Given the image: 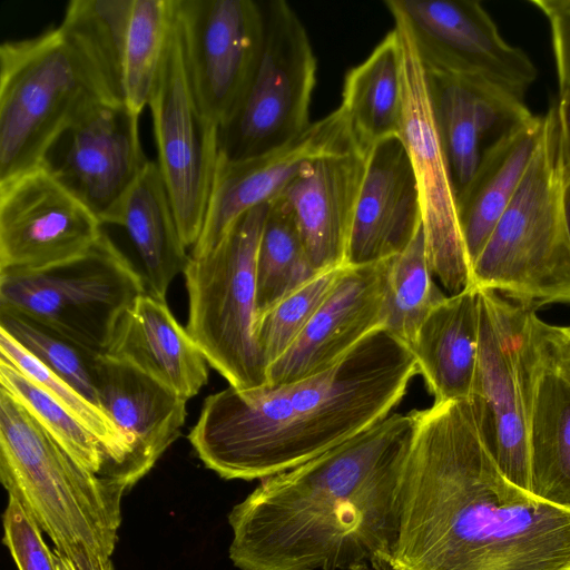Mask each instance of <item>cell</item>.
<instances>
[{
  "label": "cell",
  "mask_w": 570,
  "mask_h": 570,
  "mask_svg": "<svg viewBox=\"0 0 570 570\" xmlns=\"http://www.w3.org/2000/svg\"><path fill=\"white\" fill-rule=\"evenodd\" d=\"M397 570H570V510L509 480L469 400L415 410Z\"/></svg>",
  "instance_id": "6da1fadb"
},
{
  "label": "cell",
  "mask_w": 570,
  "mask_h": 570,
  "mask_svg": "<svg viewBox=\"0 0 570 570\" xmlns=\"http://www.w3.org/2000/svg\"><path fill=\"white\" fill-rule=\"evenodd\" d=\"M415 413L372 428L262 479L228 514L239 570H370L391 567L401 485Z\"/></svg>",
  "instance_id": "7a4b0ae2"
},
{
  "label": "cell",
  "mask_w": 570,
  "mask_h": 570,
  "mask_svg": "<svg viewBox=\"0 0 570 570\" xmlns=\"http://www.w3.org/2000/svg\"><path fill=\"white\" fill-rule=\"evenodd\" d=\"M417 373L409 346L377 330L311 377L248 391L228 386L209 395L188 438L223 479H265L384 420Z\"/></svg>",
  "instance_id": "3957f363"
},
{
  "label": "cell",
  "mask_w": 570,
  "mask_h": 570,
  "mask_svg": "<svg viewBox=\"0 0 570 570\" xmlns=\"http://www.w3.org/2000/svg\"><path fill=\"white\" fill-rule=\"evenodd\" d=\"M0 479L76 570H114L127 489L82 468L1 387Z\"/></svg>",
  "instance_id": "277c9868"
},
{
  "label": "cell",
  "mask_w": 570,
  "mask_h": 570,
  "mask_svg": "<svg viewBox=\"0 0 570 570\" xmlns=\"http://www.w3.org/2000/svg\"><path fill=\"white\" fill-rule=\"evenodd\" d=\"M510 203L471 267V285L533 309L570 304V243L562 195L564 168L556 104Z\"/></svg>",
  "instance_id": "5b68a950"
},
{
  "label": "cell",
  "mask_w": 570,
  "mask_h": 570,
  "mask_svg": "<svg viewBox=\"0 0 570 570\" xmlns=\"http://www.w3.org/2000/svg\"><path fill=\"white\" fill-rule=\"evenodd\" d=\"M102 100L109 99L59 26L1 42L0 184L39 167L53 140Z\"/></svg>",
  "instance_id": "8992f818"
},
{
  "label": "cell",
  "mask_w": 570,
  "mask_h": 570,
  "mask_svg": "<svg viewBox=\"0 0 570 570\" xmlns=\"http://www.w3.org/2000/svg\"><path fill=\"white\" fill-rule=\"evenodd\" d=\"M269 203L238 217L213 249L189 256L183 273L186 330L208 364L240 391L268 384L255 330L257 252Z\"/></svg>",
  "instance_id": "52a82bcc"
},
{
  "label": "cell",
  "mask_w": 570,
  "mask_h": 570,
  "mask_svg": "<svg viewBox=\"0 0 570 570\" xmlns=\"http://www.w3.org/2000/svg\"><path fill=\"white\" fill-rule=\"evenodd\" d=\"M146 279L104 232L82 255L40 271L0 272V307L45 324L106 354Z\"/></svg>",
  "instance_id": "ba28073f"
},
{
  "label": "cell",
  "mask_w": 570,
  "mask_h": 570,
  "mask_svg": "<svg viewBox=\"0 0 570 570\" xmlns=\"http://www.w3.org/2000/svg\"><path fill=\"white\" fill-rule=\"evenodd\" d=\"M479 291V352L469 397L481 435L504 475L531 491L529 414L537 360L535 309Z\"/></svg>",
  "instance_id": "9c48e42d"
},
{
  "label": "cell",
  "mask_w": 570,
  "mask_h": 570,
  "mask_svg": "<svg viewBox=\"0 0 570 570\" xmlns=\"http://www.w3.org/2000/svg\"><path fill=\"white\" fill-rule=\"evenodd\" d=\"M264 39L252 78L230 117L218 128V155L252 158L303 132L317 62L306 28L285 0L263 2Z\"/></svg>",
  "instance_id": "30bf717a"
},
{
  "label": "cell",
  "mask_w": 570,
  "mask_h": 570,
  "mask_svg": "<svg viewBox=\"0 0 570 570\" xmlns=\"http://www.w3.org/2000/svg\"><path fill=\"white\" fill-rule=\"evenodd\" d=\"M157 164L181 239L196 244L204 223L218 155V126L200 110L185 63L175 14L157 81L148 102Z\"/></svg>",
  "instance_id": "8fae6325"
},
{
  "label": "cell",
  "mask_w": 570,
  "mask_h": 570,
  "mask_svg": "<svg viewBox=\"0 0 570 570\" xmlns=\"http://www.w3.org/2000/svg\"><path fill=\"white\" fill-rule=\"evenodd\" d=\"M392 17L401 45V138L417 180L428 258L434 277L454 295L471 285L456 191L434 116L426 70L404 21Z\"/></svg>",
  "instance_id": "7c38bea8"
},
{
  "label": "cell",
  "mask_w": 570,
  "mask_h": 570,
  "mask_svg": "<svg viewBox=\"0 0 570 570\" xmlns=\"http://www.w3.org/2000/svg\"><path fill=\"white\" fill-rule=\"evenodd\" d=\"M407 27L428 72L497 87L524 99L538 71L473 0H386Z\"/></svg>",
  "instance_id": "4fadbf2b"
},
{
  "label": "cell",
  "mask_w": 570,
  "mask_h": 570,
  "mask_svg": "<svg viewBox=\"0 0 570 570\" xmlns=\"http://www.w3.org/2000/svg\"><path fill=\"white\" fill-rule=\"evenodd\" d=\"M139 115L102 100L68 126L46 151L42 166L104 224L116 225L146 157Z\"/></svg>",
  "instance_id": "5bb4252c"
},
{
  "label": "cell",
  "mask_w": 570,
  "mask_h": 570,
  "mask_svg": "<svg viewBox=\"0 0 570 570\" xmlns=\"http://www.w3.org/2000/svg\"><path fill=\"white\" fill-rule=\"evenodd\" d=\"M185 63L202 112L218 128L238 105L264 39L263 2L174 0Z\"/></svg>",
  "instance_id": "9a60e30c"
},
{
  "label": "cell",
  "mask_w": 570,
  "mask_h": 570,
  "mask_svg": "<svg viewBox=\"0 0 570 570\" xmlns=\"http://www.w3.org/2000/svg\"><path fill=\"white\" fill-rule=\"evenodd\" d=\"M97 217L42 166L0 184V272L40 271L85 254Z\"/></svg>",
  "instance_id": "2e32d148"
},
{
  "label": "cell",
  "mask_w": 570,
  "mask_h": 570,
  "mask_svg": "<svg viewBox=\"0 0 570 570\" xmlns=\"http://www.w3.org/2000/svg\"><path fill=\"white\" fill-rule=\"evenodd\" d=\"M354 148L341 107L313 121L287 144L242 160L217 155L204 223L189 256L213 249L247 210L276 198L308 160Z\"/></svg>",
  "instance_id": "e0dca14e"
},
{
  "label": "cell",
  "mask_w": 570,
  "mask_h": 570,
  "mask_svg": "<svg viewBox=\"0 0 570 570\" xmlns=\"http://www.w3.org/2000/svg\"><path fill=\"white\" fill-rule=\"evenodd\" d=\"M389 262L344 266L334 288L304 331L267 368V386H281L322 373L366 336L385 328Z\"/></svg>",
  "instance_id": "ac0fdd59"
},
{
  "label": "cell",
  "mask_w": 570,
  "mask_h": 570,
  "mask_svg": "<svg viewBox=\"0 0 570 570\" xmlns=\"http://www.w3.org/2000/svg\"><path fill=\"white\" fill-rule=\"evenodd\" d=\"M422 225L417 180L405 144L401 136L386 138L366 158L345 265L391 259L411 244Z\"/></svg>",
  "instance_id": "d6986e66"
},
{
  "label": "cell",
  "mask_w": 570,
  "mask_h": 570,
  "mask_svg": "<svg viewBox=\"0 0 570 570\" xmlns=\"http://www.w3.org/2000/svg\"><path fill=\"white\" fill-rule=\"evenodd\" d=\"M366 158L355 148L315 157L278 195L316 273L345 265Z\"/></svg>",
  "instance_id": "ffe728a7"
},
{
  "label": "cell",
  "mask_w": 570,
  "mask_h": 570,
  "mask_svg": "<svg viewBox=\"0 0 570 570\" xmlns=\"http://www.w3.org/2000/svg\"><path fill=\"white\" fill-rule=\"evenodd\" d=\"M98 406L130 444L124 483L130 489L178 439L186 403L128 362L101 354L96 364Z\"/></svg>",
  "instance_id": "44dd1931"
},
{
  "label": "cell",
  "mask_w": 570,
  "mask_h": 570,
  "mask_svg": "<svg viewBox=\"0 0 570 570\" xmlns=\"http://www.w3.org/2000/svg\"><path fill=\"white\" fill-rule=\"evenodd\" d=\"M426 75L458 199L472 180L484 149L533 114L523 98L497 87Z\"/></svg>",
  "instance_id": "7402d4cb"
},
{
  "label": "cell",
  "mask_w": 570,
  "mask_h": 570,
  "mask_svg": "<svg viewBox=\"0 0 570 570\" xmlns=\"http://www.w3.org/2000/svg\"><path fill=\"white\" fill-rule=\"evenodd\" d=\"M107 355L128 362L188 401L207 383L208 362L165 301L148 291L122 316Z\"/></svg>",
  "instance_id": "603a6c76"
},
{
  "label": "cell",
  "mask_w": 570,
  "mask_h": 570,
  "mask_svg": "<svg viewBox=\"0 0 570 570\" xmlns=\"http://www.w3.org/2000/svg\"><path fill=\"white\" fill-rule=\"evenodd\" d=\"M479 291L446 296L426 316L409 348L434 403L469 400L479 352Z\"/></svg>",
  "instance_id": "cb8c5ba5"
},
{
  "label": "cell",
  "mask_w": 570,
  "mask_h": 570,
  "mask_svg": "<svg viewBox=\"0 0 570 570\" xmlns=\"http://www.w3.org/2000/svg\"><path fill=\"white\" fill-rule=\"evenodd\" d=\"M543 125V116L532 115L488 146L472 180L458 197L459 223L471 267L517 191L539 146Z\"/></svg>",
  "instance_id": "d4e9b609"
},
{
  "label": "cell",
  "mask_w": 570,
  "mask_h": 570,
  "mask_svg": "<svg viewBox=\"0 0 570 570\" xmlns=\"http://www.w3.org/2000/svg\"><path fill=\"white\" fill-rule=\"evenodd\" d=\"M122 227L145 268L147 291L165 301L173 279L189 259L157 161L149 160L119 210Z\"/></svg>",
  "instance_id": "484cf974"
},
{
  "label": "cell",
  "mask_w": 570,
  "mask_h": 570,
  "mask_svg": "<svg viewBox=\"0 0 570 570\" xmlns=\"http://www.w3.org/2000/svg\"><path fill=\"white\" fill-rule=\"evenodd\" d=\"M340 107L354 148L365 156L380 141L401 136V45L395 28L346 72Z\"/></svg>",
  "instance_id": "4316f807"
},
{
  "label": "cell",
  "mask_w": 570,
  "mask_h": 570,
  "mask_svg": "<svg viewBox=\"0 0 570 570\" xmlns=\"http://www.w3.org/2000/svg\"><path fill=\"white\" fill-rule=\"evenodd\" d=\"M529 463L531 492L570 510V385L546 368L538 355L529 414Z\"/></svg>",
  "instance_id": "83f0119b"
},
{
  "label": "cell",
  "mask_w": 570,
  "mask_h": 570,
  "mask_svg": "<svg viewBox=\"0 0 570 570\" xmlns=\"http://www.w3.org/2000/svg\"><path fill=\"white\" fill-rule=\"evenodd\" d=\"M131 8L132 0H71L59 24L107 99L120 104Z\"/></svg>",
  "instance_id": "f1b7e54d"
},
{
  "label": "cell",
  "mask_w": 570,
  "mask_h": 570,
  "mask_svg": "<svg viewBox=\"0 0 570 570\" xmlns=\"http://www.w3.org/2000/svg\"><path fill=\"white\" fill-rule=\"evenodd\" d=\"M316 274L294 218L277 196L269 203L257 252V318Z\"/></svg>",
  "instance_id": "f546056e"
},
{
  "label": "cell",
  "mask_w": 570,
  "mask_h": 570,
  "mask_svg": "<svg viewBox=\"0 0 570 570\" xmlns=\"http://www.w3.org/2000/svg\"><path fill=\"white\" fill-rule=\"evenodd\" d=\"M0 387L82 468L110 479V461L99 440L68 409L3 358H0Z\"/></svg>",
  "instance_id": "4dcf8cb0"
},
{
  "label": "cell",
  "mask_w": 570,
  "mask_h": 570,
  "mask_svg": "<svg viewBox=\"0 0 570 570\" xmlns=\"http://www.w3.org/2000/svg\"><path fill=\"white\" fill-rule=\"evenodd\" d=\"M434 278L422 225L411 244L389 262L385 330L407 346L429 313L446 297Z\"/></svg>",
  "instance_id": "1f68e13d"
},
{
  "label": "cell",
  "mask_w": 570,
  "mask_h": 570,
  "mask_svg": "<svg viewBox=\"0 0 570 570\" xmlns=\"http://www.w3.org/2000/svg\"><path fill=\"white\" fill-rule=\"evenodd\" d=\"M0 358L11 363L68 409L99 440L110 461V479L127 489L124 483V474L131 454V448L110 417L72 385L42 365L1 330Z\"/></svg>",
  "instance_id": "d6a6232c"
},
{
  "label": "cell",
  "mask_w": 570,
  "mask_h": 570,
  "mask_svg": "<svg viewBox=\"0 0 570 570\" xmlns=\"http://www.w3.org/2000/svg\"><path fill=\"white\" fill-rule=\"evenodd\" d=\"M173 21L174 0H132L124 69V104L138 115L150 100Z\"/></svg>",
  "instance_id": "836d02e7"
},
{
  "label": "cell",
  "mask_w": 570,
  "mask_h": 570,
  "mask_svg": "<svg viewBox=\"0 0 570 570\" xmlns=\"http://www.w3.org/2000/svg\"><path fill=\"white\" fill-rule=\"evenodd\" d=\"M0 330L42 365L97 404L95 374L101 354L21 313L0 307Z\"/></svg>",
  "instance_id": "e575fe53"
},
{
  "label": "cell",
  "mask_w": 570,
  "mask_h": 570,
  "mask_svg": "<svg viewBox=\"0 0 570 570\" xmlns=\"http://www.w3.org/2000/svg\"><path fill=\"white\" fill-rule=\"evenodd\" d=\"M345 265L317 273L258 316L256 341L266 370L296 341L334 288Z\"/></svg>",
  "instance_id": "d590c367"
},
{
  "label": "cell",
  "mask_w": 570,
  "mask_h": 570,
  "mask_svg": "<svg viewBox=\"0 0 570 570\" xmlns=\"http://www.w3.org/2000/svg\"><path fill=\"white\" fill-rule=\"evenodd\" d=\"M2 521L3 543L18 570H57L53 552L45 543L42 531L12 495H9Z\"/></svg>",
  "instance_id": "8d00e7d4"
},
{
  "label": "cell",
  "mask_w": 570,
  "mask_h": 570,
  "mask_svg": "<svg viewBox=\"0 0 570 570\" xmlns=\"http://www.w3.org/2000/svg\"><path fill=\"white\" fill-rule=\"evenodd\" d=\"M531 335L540 363L570 385V325H552L534 313Z\"/></svg>",
  "instance_id": "74e56055"
},
{
  "label": "cell",
  "mask_w": 570,
  "mask_h": 570,
  "mask_svg": "<svg viewBox=\"0 0 570 570\" xmlns=\"http://www.w3.org/2000/svg\"><path fill=\"white\" fill-rule=\"evenodd\" d=\"M547 18L554 53L559 94L570 86V0H531Z\"/></svg>",
  "instance_id": "f35d334b"
},
{
  "label": "cell",
  "mask_w": 570,
  "mask_h": 570,
  "mask_svg": "<svg viewBox=\"0 0 570 570\" xmlns=\"http://www.w3.org/2000/svg\"><path fill=\"white\" fill-rule=\"evenodd\" d=\"M559 139L564 175L570 174V86L561 94L556 104Z\"/></svg>",
  "instance_id": "ab89813d"
},
{
  "label": "cell",
  "mask_w": 570,
  "mask_h": 570,
  "mask_svg": "<svg viewBox=\"0 0 570 570\" xmlns=\"http://www.w3.org/2000/svg\"><path fill=\"white\" fill-rule=\"evenodd\" d=\"M562 209L566 233L570 243V174L564 175Z\"/></svg>",
  "instance_id": "60d3db41"
},
{
  "label": "cell",
  "mask_w": 570,
  "mask_h": 570,
  "mask_svg": "<svg viewBox=\"0 0 570 570\" xmlns=\"http://www.w3.org/2000/svg\"><path fill=\"white\" fill-rule=\"evenodd\" d=\"M53 558L57 566V570H76L73 564L58 551H53Z\"/></svg>",
  "instance_id": "b9f144b4"
},
{
  "label": "cell",
  "mask_w": 570,
  "mask_h": 570,
  "mask_svg": "<svg viewBox=\"0 0 570 570\" xmlns=\"http://www.w3.org/2000/svg\"><path fill=\"white\" fill-rule=\"evenodd\" d=\"M370 570H397L393 567L380 568V569H370Z\"/></svg>",
  "instance_id": "7bdbcfd3"
}]
</instances>
